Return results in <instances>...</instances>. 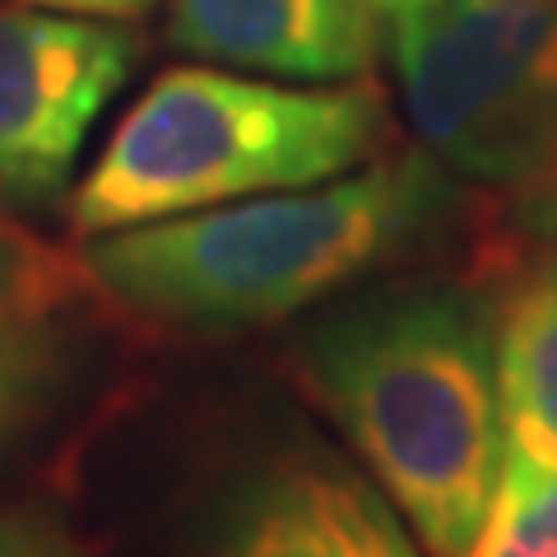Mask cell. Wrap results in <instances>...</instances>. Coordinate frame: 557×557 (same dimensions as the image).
<instances>
[{
  "label": "cell",
  "mask_w": 557,
  "mask_h": 557,
  "mask_svg": "<svg viewBox=\"0 0 557 557\" xmlns=\"http://www.w3.org/2000/svg\"><path fill=\"white\" fill-rule=\"evenodd\" d=\"M391 108L372 84H274L228 65L163 70L70 190V228L102 237L196 209L302 190L381 159Z\"/></svg>",
  "instance_id": "3957f363"
},
{
  "label": "cell",
  "mask_w": 557,
  "mask_h": 557,
  "mask_svg": "<svg viewBox=\"0 0 557 557\" xmlns=\"http://www.w3.org/2000/svg\"><path fill=\"white\" fill-rule=\"evenodd\" d=\"M168 38L209 65L274 79H358L381 47L372 0H168Z\"/></svg>",
  "instance_id": "ba28073f"
},
{
  "label": "cell",
  "mask_w": 557,
  "mask_h": 557,
  "mask_svg": "<svg viewBox=\"0 0 557 557\" xmlns=\"http://www.w3.org/2000/svg\"><path fill=\"white\" fill-rule=\"evenodd\" d=\"M381 20H395V14H409V10H428V5H442V0H372Z\"/></svg>",
  "instance_id": "4fadbf2b"
},
{
  "label": "cell",
  "mask_w": 557,
  "mask_h": 557,
  "mask_svg": "<svg viewBox=\"0 0 557 557\" xmlns=\"http://www.w3.org/2000/svg\"><path fill=\"white\" fill-rule=\"evenodd\" d=\"M38 10H61V14H89V20H139L153 10V0H24Z\"/></svg>",
  "instance_id": "7c38bea8"
},
{
  "label": "cell",
  "mask_w": 557,
  "mask_h": 557,
  "mask_svg": "<svg viewBox=\"0 0 557 557\" xmlns=\"http://www.w3.org/2000/svg\"><path fill=\"white\" fill-rule=\"evenodd\" d=\"M135 61L139 42L116 20L0 5V205L47 209L65 196Z\"/></svg>",
  "instance_id": "8992f818"
},
{
  "label": "cell",
  "mask_w": 557,
  "mask_h": 557,
  "mask_svg": "<svg viewBox=\"0 0 557 557\" xmlns=\"http://www.w3.org/2000/svg\"><path fill=\"white\" fill-rule=\"evenodd\" d=\"M399 102L516 251L557 237V0H442L386 20Z\"/></svg>",
  "instance_id": "277c9868"
},
{
  "label": "cell",
  "mask_w": 557,
  "mask_h": 557,
  "mask_svg": "<svg viewBox=\"0 0 557 557\" xmlns=\"http://www.w3.org/2000/svg\"><path fill=\"white\" fill-rule=\"evenodd\" d=\"M460 196V177L423 149L321 186L89 237L79 265L94 293L159 335L228 339L339 298L423 247Z\"/></svg>",
  "instance_id": "7a4b0ae2"
},
{
  "label": "cell",
  "mask_w": 557,
  "mask_h": 557,
  "mask_svg": "<svg viewBox=\"0 0 557 557\" xmlns=\"http://www.w3.org/2000/svg\"><path fill=\"white\" fill-rule=\"evenodd\" d=\"M0 557H94V548L61 507L10 502L0 507Z\"/></svg>",
  "instance_id": "8fae6325"
},
{
  "label": "cell",
  "mask_w": 557,
  "mask_h": 557,
  "mask_svg": "<svg viewBox=\"0 0 557 557\" xmlns=\"http://www.w3.org/2000/svg\"><path fill=\"white\" fill-rule=\"evenodd\" d=\"M84 265L0 219V469L79 405L94 368Z\"/></svg>",
  "instance_id": "52a82bcc"
},
{
  "label": "cell",
  "mask_w": 557,
  "mask_h": 557,
  "mask_svg": "<svg viewBox=\"0 0 557 557\" xmlns=\"http://www.w3.org/2000/svg\"><path fill=\"white\" fill-rule=\"evenodd\" d=\"M469 557H557V469L507 446L493 507Z\"/></svg>",
  "instance_id": "30bf717a"
},
{
  "label": "cell",
  "mask_w": 557,
  "mask_h": 557,
  "mask_svg": "<svg viewBox=\"0 0 557 557\" xmlns=\"http://www.w3.org/2000/svg\"><path fill=\"white\" fill-rule=\"evenodd\" d=\"M288 362L418 544L469 557L507 460L487 278H399L339 298Z\"/></svg>",
  "instance_id": "6da1fadb"
},
{
  "label": "cell",
  "mask_w": 557,
  "mask_h": 557,
  "mask_svg": "<svg viewBox=\"0 0 557 557\" xmlns=\"http://www.w3.org/2000/svg\"><path fill=\"white\" fill-rule=\"evenodd\" d=\"M497 395L507 446L557 469V237L497 278Z\"/></svg>",
  "instance_id": "9c48e42d"
},
{
  "label": "cell",
  "mask_w": 557,
  "mask_h": 557,
  "mask_svg": "<svg viewBox=\"0 0 557 557\" xmlns=\"http://www.w3.org/2000/svg\"><path fill=\"white\" fill-rule=\"evenodd\" d=\"M186 557H432L368 469L311 432L270 437L205 487Z\"/></svg>",
  "instance_id": "5b68a950"
}]
</instances>
